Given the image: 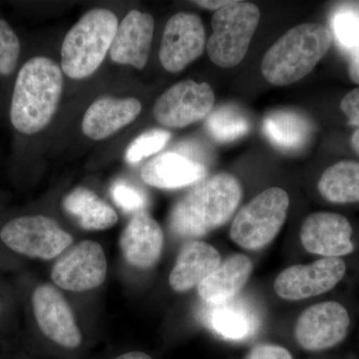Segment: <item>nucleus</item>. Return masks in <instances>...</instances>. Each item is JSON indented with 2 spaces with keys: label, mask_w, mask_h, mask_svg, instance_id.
Returning a JSON list of instances; mask_svg holds the SVG:
<instances>
[{
  "label": "nucleus",
  "mask_w": 359,
  "mask_h": 359,
  "mask_svg": "<svg viewBox=\"0 0 359 359\" xmlns=\"http://www.w3.org/2000/svg\"><path fill=\"white\" fill-rule=\"evenodd\" d=\"M242 196V185L233 175L219 173L204 179L175 204L170 228L178 237H203L231 218Z\"/></svg>",
  "instance_id": "f257e3e1"
},
{
  "label": "nucleus",
  "mask_w": 359,
  "mask_h": 359,
  "mask_svg": "<svg viewBox=\"0 0 359 359\" xmlns=\"http://www.w3.org/2000/svg\"><path fill=\"white\" fill-rule=\"evenodd\" d=\"M62 70L47 57L29 59L18 72L11 106V120L20 133L43 130L57 110L63 90Z\"/></svg>",
  "instance_id": "f03ea898"
},
{
  "label": "nucleus",
  "mask_w": 359,
  "mask_h": 359,
  "mask_svg": "<svg viewBox=\"0 0 359 359\" xmlns=\"http://www.w3.org/2000/svg\"><path fill=\"white\" fill-rule=\"evenodd\" d=\"M332 40L330 28L320 23H304L292 27L271 45L264 56V77L276 86L299 81L325 57Z\"/></svg>",
  "instance_id": "7ed1b4c3"
},
{
  "label": "nucleus",
  "mask_w": 359,
  "mask_h": 359,
  "mask_svg": "<svg viewBox=\"0 0 359 359\" xmlns=\"http://www.w3.org/2000/svg\"><path fill=\"white\" fill-rule=\"evenodd\" d=\"M118 18L107 9L85 13L66 34L61 48V69L72 79L91 76L110 51Z\"/></svg>",
  "instance_id": "20e7f679"
},
{
  "label": "nucleus",
  "mask_w": 359,
  "mask_h": 359,
  "mask_svg": "<svg viewBox=\"0 0 359 359\" xmlns=\"http://www.w3.org/2000/svg\"><path fill=\"white\" fill-rule=\"evenodd\" d=\"M261 13L256 4L231 1L212 18V33L208 40V55L219 67L240 65L249 50Z\"/></svg>",
  "instance_id": "39448f33"
},
{
  "label": "nucleus",
  "mask_w": 359,
  "mask_h": 359,
  "mask_svg": "<svg viewBox=\"0 0 359 359\" xmlns=\"http://www.w3.org/2000/svg\"><path fill=\"white\" fill-rule=\"evenodd\" d=\"M290 207L282 188L273 187L259 194L238 211L231 224V240L243 249H263L280 233Z\"/></svg>",
  "instance_id": "423d86ee"
},
{
  "label": "nucleus",
  "mask_w": 359,
  "mask_h": 359,
  "mask_svg": "<svg viewBox=\"0 0 359 359\" xmlns=\"http://www.w3.org/2000/svg\"><path fill=\"white\" fill-rule=\"evenodd\" d=\"M0 238L13 252L40 259L62 255L73 242L57 222L42 215L11 219L0 231Z\"/></svg>",
  "instance_id": "0eeeda50"
},
{
  "label": "nucleus",
  "mask_w": 359,
  "mask_h": 359,
  "mask_svg": "<svg viewBox=\"0 0 359 359\" xmlns=\"http://www.w3.org/2000/svg\"><path fill=\"white\" fill-rule=\"evenodd\" d=\"M107 276V259L98 243L83 241L68 248L54 264L51 278L61 289L86 292L100 287Z\"/></svg>",
  "instance_id": "6e6552de"
},
{
  "label": "nucleus",
  "mask_w": 359,
  "mask_h": 359,
  "mask_svg": "<svg viewBox=\"0 0 359 359\" xmlns=\"http://www.w3.org/2000/svg\"><path fill=\"white\" fill-rule=\"evenodd\" d=\"M214 105L215 94L209 84L184 80L160 96L153 115L164 126L183 128L208 117Z\"/></svg>",
  "instance_id": "1a4fd4ad"
},
{
  "label": "nucleus",
  "mask_w": 359,
  "mask_h": 359,
  "mask_svg": "<svg viewBox=\"0 0 359 359\" xmlns=\"http://www.w3.org/2000/svg\"><path fill=\"white\" fill-rule=\"evenodd\" d=\"M346 273V264L340 257H323L285 269L276 278L273 289L283 299L301 301L330 292Z\"/></svg>",
  "instance_id": "9d476101"
},
{
  "label": "nucleus",
  "mask_w": 359,
  "mask_h": 359,
  "mask_svg": "<svg viewBox=\"0 0 359 359\" xmlns=\"http://www.w3.org/2000/svg\"><path fill=\"white\" fill-rule=\"evenodd\" d=\"M351 325L348 311L337 302H323L306 309L299 316L294 337L304 351L318 353L346 339Z\"/></svg>",
  "instance_id": "9b49d317"
},
{
  "label": "nucleus",
  "mask_w": 359,
  "mask_h": 359,
  "mask_svg": "<svg viewBox=\"0 0 359 359\" xmlns=\"http://www.w3.org/2000/svg\"><path fill=\"white\" fill-rule=\"evenodd\" d=\"M205 47V27L199 16L187 13L174 14L163 32L161 65L168 72H181L202 55Z\"/></svg>",
  "instance_id": "f8f14e48"
},
{
  "label": "nucleus",
  "mask_w": 359,
  "mask_h": 359,
  "mask_svg": "<svg viewBox=\"0 0 359 359\" xmlns=\"http://www.w3.org/2000/svg\"><path fill=\"white\" fill-rule=\"evenodd\" d=\"M32 301L35 320L45 337L66 348L81 344L74 314L58 290L48 283L39 285L33 292Z\"/></svg>",
  "instance_id": "ddd939ff"
},
{
  "label": "nucleus",
  "mask_w": 359,
  "mask_h": 359,
  "mask_svg": "<svg viewBox=\"0 0 359 359\" xmlns=\"http://www.w3.org/2000/svg\"><path fill=\"white\" fill-rule=\"evenodd\" d=\"M353 226L337 212H318L304 219L301 242L304 249L323 257H340L351 254Z\"/></svg>",
  "instance_id": "4468645a"
},
{
  "label": "nucleus",
  "mask_w": 359,
  "mask_h": 359,
  "mask_svg": "<svg viewBox=\"0 0 359 359\" xmlns=\"http://www.w3.org/2000/svg\"><path fill=\"white\" fill-rule=\"evenodd\" d=\"M155 20L151 14L131 11L118 26L110 48L115 63L141 70L147 65Z\"/></svg>",
  "instance_id": "2eb2a0df"
},
{
  "label": "nucleus",
  "mask_w": 359,
  "mask_h": 359,
  "mask_svg": "<svg viewBox=\"0 0 359 359\" xmlns=\"http://www.w3.org/2000/svg\"><path fill=\"white\" fill-rule=\"evenodd\" d=\"M164 245L160 224L148 212L134 215L120 237V249L127 263L137 269H147L159 261Z\"/></svg>",
  "instance_id": "dca6fc26"
},
{
  "label": "nucleus",
  "mask_w": 359,
  "mask_h": 359,
  "mask_svg": "<svg viewBox=\"0 0 359 359\" xmlns=\"http://www.w3.org/2000/svg\"><path fill=\"white\" fill-rule=\"evenodd\" d=\"M141 110L142 104L137 99L102 97L85 113L82 131L93 140H103L133 122Z\"/></svg>",
  "instance_id": "f3484780"
},
{
  "label": "nucleus",
  "mask_w": 359,
  "mask_h": 359,
  "mask_svg": "<svg viewBox=\"0 0 359 359\" xmlns=\"http://www.w3.org/2000/svg\"><path fill=\"white\" fill-rule=\"evenodd\" d=\"M141 176L149 186L174 190L203 181L207 176V167L179 153L167 152L148 162Z\"/></svg>",
  "instance_id": "a211bd4d"
},
{
  "label": "nucleus",
  "mask_w": 359,
  "mask_h": 359,
  "mask_svg": "<svg viewBox=\"0 0 359 359\" xmlns=\"http://www.w3.org/2000/svg\"><path fill=\"white\" fill-rule=\"evenodd\" d=\"M221 263V255L212 245L201 241L188 243L180 250L170 273V285L178 292L198 287Z\"/></svg>",
  "instance_id": "6ab92c4d"
},
{
  "label": "nucleus",
  "mask_w": 359,
  "mask_h": 359,
  "mask_svg": "<svg viewBox=\"0 0 359 359\" xmlns=\"http://www.w3.org/2000/svg\"><path fill=\"white\" fill-rule=\"evenodd\" d=\"M254 264L245 255H233L198 285V294L209 304L231 301L249 280Z\"/></svg>",
  "instance_id": "aec40b11"
},
{
  "label": "nucleus",
  "mask_w": 359,
  "mask_h": 359,
  "mask_svg": "<svg viewBox=\"0 0 359 359\" xmlns=\"http://www.w3.org/2000/svg\"><path fill=\"white\" fill-rule=\"evenodd\" d=\"M263 127L269 142L285 152H295L304 148L311 135L308 118L294 110L271 113L264 118Z\"/></svg>",
  "instance_id": "412c9836"
},
{
  "label": "nucleus",
  "mask_w": 359,
  "mask_h": 359,
  "mask_svg": "<svg viewBox=\"0 0 359 359\" xmlns=\"http://www.w3.org/2000/svg\"><path fill=\"white\" fill-rule=\"evenodd\" d=\"M62 205L68 214L77 219L84 230H107L118 222L114 209L95 193L83 187L74 189L68 194L63 200Z\"/></svg>",
  "instance_id": "4be33fe9"
},
{
  "label": "nucleus",
  "mask_w": 359,
  "mask_h": 359,
  "mask_svg": "<svg viewBox=\"0 0 359 359\" xmlns=\"http://www.w3.org/2000/svg\"><path fill=\"white\" fill-rule=\"evenodd\" d=\"M318 187L321 197L332 204L359 203V163H335L321 175Z\"/></svg>",
  "instance_id": "5701e85b"
},
{
  "label": "nucleus",
  "mask_w": 359,
  "mask_h": 359,
  "mask_svg": "<svg viewBox=\"0 0 359 359\" xmlns=\"http://www.w3.org/2000/svg\"><path fill=\"white\" fill-rule=\"evenodd\" d=\"M208 323L214 332L231 340L249 337L256 330V320L244 306L231 304H211Z\"/></svg>",
  "instance_id": "b1692460"
},
{
  "label": "nucleus",
  "mask_w": 359,
  "mask_h": 359,
  "mask_svg": "<svg viewBox=\"0 0 359 359\" xmlns=\"http://www.w3.org/2000/svg\"><path fill=\"white\" fill-rule=\"evenodd\" d=\"M205 127L212 139L219 143H229L245 136L249 132L250 122L238 107L224 105L210 113Z\"/></svg>",
  "instance_id": "393cba45"
},
{
  "label": "nucleus",
  "mask_w": 359,
  "mask_h": 359,
  "mask_svg": "<svg viewBox=\"0 0 359 359\" xmlns=\"http://www.w3.org/2000/svg\"><path fill=\"white\" fill-rule=\"evenodd\" d=\"M332 27L337 43L344 50L359 47V6L344 4L332 14Z\"/></svg>",
  "instance_id": "a878e982"
},
{
  "label": "nucleus",
  "mask_w": 359,
  "mask_h": 359,
  "mask_svg": "<svg viewBox=\"0 0 359 359\" xmlns=\"http://www.w3.org/2000/svg\"><path fill=\"white\" fill-rule=\"evenodd\" d=\"M171 134L166 130L153 129L137 137L127 149L125 159L130 164L140 162L149 156L160 152L167 145Z\"/></svg>",
  "instance_id": "bb28decb"
},
{
  "label": "nucleus",
  "mask_w": 359,
  "mask_h": 359,
  "mask_svg": "<svg viewBox=\"0 0 359 359\" xmlns=\"http://www.w3.org/2000/svg\"><path fill=\"white\" fill-rule=\"evenodd\" d=\"M20 54L18 35L6 20H0V75H9L15 69Z\"/></svg>",
  "instance_id": "cd10ccee"
},
{
  "label": "nucleus",
  "mask_w": 359,
  "mask_h": 359,
  "mask_svg": "<svg viewBox=\"0 0 359 359\" xmlns=\"http://www.w3.org/2000/svg\"><path fill=\"white\" fill-rule=\"evenodd\" d=\"M111 193L116 204L126 212L144 211V208L147 205V198L144 193L125 182H116Z\"/></svg>",
  "instance_id": "c85d7f7f"
},
{
  "label": "nucleus",
  "mask_w": 359,
  "mask_h": 359,
  "mask_svg": "<svg viewBox=\"0 0 359 359\" xmlns=\"http://www.w3.org/2000/svg\"><path fill=\"white\" fill-rule=\"evenodd\" d=\"M245 359H294L285 347L276 344H259L248 354Z\"/></svg>",
  "instance_id": "c756f323"
},
{
  "label": "nucleus",
  "mask_w": 359,
  "mask_h": 359,
  "mask_svg": "<svg viewBox=\"0 0 359 359\" xmlns=\"http://www.w3.org/2000/svg\"><path fill=\"white\" fill-rule=\"evenodd\" d=\"M340 108L348 119V124L359 128V88L353 89L344 97Z\"/></svg>",
  "instance_id": "7c9ffc66"
},
{
  "label": "nucleus",
  "mask_w": 359,
  "mask_h": 359,
  "mask_svg": "<svg viewBox=\"0 0 359 359\" xmlns=\"http://www.w3.org/2000/svg\"><path fill=\"white\" fill-rule=\"evenodd\" d=\"M174 152L185 156V157L189 158V159L200 163V164H203L204 166H205V163L208 162V160H209L205 149L199 145V144L194 143V142L182 143Z\"/></svg>",
  "instance_id": "2f4dec72"
},
{
  "label": "nucleus",
  "mask_w": 359,
  "mask_h": 359,
  "mask_svg": "<svg viewBox=\"0 0 359 359\" xmlns=\"http://www.w3.org/2000/svg\"><path fill=\"white\" fill-rule=\"evenodd\" d=\"M348 75L354 83L359 84V47L353 51L349 61Z\"/></svg>",
  "instance_id": "473e14b6"
},
{
  "label": "nucleus",
  "mask_w": 359,
  "mask_h": 359,
  "mask_svg": "<svg viewBox=\"0 0 359 359\" xmlns=\"http://www.w3.org/2000/svg\"><path fill=\"white\" fill-rule=\"evenodd\" d=\"M231 0L226 1V0H217V1H212V0H208V1H194V4H198L200 7H203L205 9H210V11H218L223 7L228 6L231 4Z\"/></svg>",
  "instance_id": "72a5a7b5"
},
{
  "label": "nucleus",
  "mask_w": 359,
  "mask_h": 359,
  "mask_svg": "<svg viewBox=\"0 0 359 359\" xmlns=\"http://www.w3.org/2000/svg\"><path fill=\"white\" fill-rule=\"evenodd\" d=\"M115 359H152L148 354L141 353V351H131V353H127L122 354V355L118 356Z\"/></svg>",
  "instance_id": "f704fd0d"
},
{
  "label": "nucleus",
  "mask_w": 359,
  "mask_h": 359,
  "mask_svg": "<svg viewBox=\"0 0 359 359\" xmlns=\"http://www.w3.org/2000/svg\"><path fill=\"white\" fill-rule=\"evenodd\" d=\"M351 146H353L356 154L359 155V128L354 132L353 137H351Z\"/></svg>",
  "instance_id": "c9c22d12"
}]
</instances>
